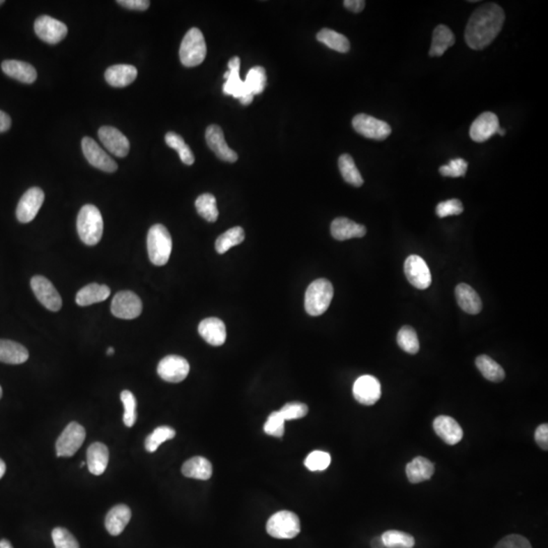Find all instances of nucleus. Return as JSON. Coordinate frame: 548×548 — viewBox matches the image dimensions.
<instances>
[{"label":"nucleus","mask_w":548,"mask_h":548,"mask_svg":"<svg viewBox=\"0 0 548 548\" xmlns=\"http://www.w3.org/2000/svg\"><path fill=\"white\" fill-rule=\"evenodd\" d=\"M77 233L80 240L88 245H97L102 239L104 220L99 208L91 204L82 206L77 222Z\"/></svg>","instance_id":"f03ea898"},{"label":"nucleus","mask_w":548,"mask_h":548,"mask_svg":"<svg viewBox=\"0 0 548 548\" xmlns=\"http://www.w3.org/2000/svg\"><path fill=\"white\" fill-rule=\"evenodd\" d=\"M196 211L200 217L209 222H217L218 218V209L217 199L213 195L204 193L200 195L195 201Z\"/></svg>","instance_id":"e433bc0d"},{"label":"nucleus","mask_w":548,"mask_h":548,"mask_svg":"<svg viewBox=\"0 0 548 548\" xmlns=\"http://www.w3.org/2000/svg\"><path fill=\"white\" fill-rule=\"evenodd\" d=\"M353 126L358 135L375 140L386 139L392 131L386 122L365 114L356 115L353 119Z\"/></svg>","instance_id":"9d476101"},{"label":"nucleus","mask_w":548,"mask_h":548,"mask_svg":"<svg viewBox=\"0 0 548 548\" xmlns=\"http://www.w3.org/2000/svg\"><path fill=\"white\" fill-rule=\"evenodd\" d=\"M2 397V388L0 387V398Z\"/></svg>","instance_id":"0e129e2a"},{"label":"nucleus","mask_w":548,"mask_h":548,"mask_svg":"<svg viewBox=\"0 0 548 548\" xmlns=\"http://www.w3.org/2000/svg\"><path fill=\"white\" fill-rule=\"evenodd\" d=\"M110 294L109 287L105 284H91L80 289L77 294L75 302L80 307L90 306L106 300L110 297Z\"/></svg>","instance_id":"7c9ffc66"},{"label":"nucleus","mask_w":548,"mask_h":548,"mask_svg":"<svg viewBox=\"0 0 548 548\" xmlns=\"http://www.w3.org/2000/svg\"><path fill=\"white\" fill-rule=\"evenodd\" d=\"M405 472L411 483H420L431 480L434 473V466L431 461L420 456L406 465Z\"/></svg>","instance_id":"c85d7f7f"},{"label":"nucleus","mask_w":548,"mask_h":548,"mask_svg":"<svg viewBox=\"0 0 548 548\" xmlns=\"http://www.w3.org/2000/svg\"><path fill=\"white\" fill-rule=\"evenodd\" d=\"M456 300L459 306L467 314L476 315L482 309V303L478 294L466 284H460L455 289Z\"/></svg>","instance_id":"bb28decb"},{"label":"nucleus","mask_w":548,"mask_h":548,"mask_svg":"<svg viewBox=\"0 0 548 548\" xmlns=\"http://www.w3.org/2000/svg\"><path fill=\"white\" fill-rule=\"evenodd\" d=\"M381 537L385 548H413L416 545L413 536L399 530H389Z\"/></svg>","instance_id":"ea45409f"},{"label":"nucleus","mask_w":548,"mask_h":548,"mask_svg":"<svg viewBox=\"0 0 548 548\" xmlns=\"http://www.w3.org/2000/svg\"><path fill=\"white\" fill-rule=\"evenodd\" d=\"M464 207L459 199H449L441 202L436 208V215L439 218L450 217V215H459L463 213Z\"/></svg>","instance_id":"3c124183"},{"label":"nucleus","mask_w":548,"mask_h":548,"mask_svg":"<svg viewBox=\"0 0 548 548\" xmlns=\"http://www.w3.org/2000/svg\"><path fill=\"white\" fill-rule=\"evenodd\" d=\"M35 33L42 41L55 45L61 42L68 35V26L62 22L49 17L41 15L35 22Z\"/></svg>","instance_id":"9b49d317"},{"label":"nucleus","mask_w":548,"mask_h":548,"mask_svg":"<svg viewBox=\"0 0 548 548\" xmlns=\"http://www.w3.org/2000/svg\"><path fill=\"white\" fill-rule=\"evenodd\" d=\"M45 195L39 187H33L24 192L17 207V218L22 224L32 222L43 206Z\"/></svg>","instance_id":"ddd939ff"},{"label":"nucleus","mask_w":548,"mask_h":548,"mask_svg":"<svg viewBox=\"0 0 548 548\" xmlns=\"http://www.w3.org/2000/svg\"><path fill=\"white\" fill-rule=\"evenodd\" d=\"M182 473L186 478L207 480L213 475V466L204 457H193L183 464Z\"/></svg>","instance_id":"2f4dec72"},{"label":"nucleus","mask_w":548,"mask_h":548,"mask_svg":"<svg viewBox=\"0 0 548 548\" xmlns=\"http://www.w3.org/2000/svg\"><path fill=\"white\" fill-rule=\"evenodd\" d=\"M467 169H469V164L466 160L455 159L450 160L449 164L446 166L441 167L440 173L444 177H463L466 174Z\"/></svg>","instance_id":"8fccbe9b"},{"label":"nucleus","mask_w":548,"mask_h":548,"mask_svg":"<svg viewBox=\"0 0 548 548\" xmlns=\"http://www.w3.org/2000/svg\"><path fill=\"white\" fill-rule=\"evenodd\" d=\"M172 237L166 227L155 224L149 229L148 234V252L149 260L155 266H164L170 259L172 253Z\"/></svg>","instance_id":"20e7f679"},{"label":"nucleus","mask_w":548,"mask_h":548,"mask_svg":"<svg viewBox=\"0 0 548 548\" xmlns=\"http://www.w3.org/2000/svg\"><path fill=\"white\" fill-rule=\"evenodd\" d=\"M317 40L332 50L340 53L349 52L351 49L349 39L331 29H322L317 34Z\"/></svg>","instance_id":"f704fd0d"},{"label":"nucleus","mask_w":548,"mask_h":548,"mask_svg":"<svg viewBox=\"0 0 548 548\" xmlns=\"http://www.w3.org/2000/svg\"><path fill=\"white\" fill-rule=\"evenodd\" d=\"M534 438H535V442L538 444L539 447L541 449L545 450L547 451L548 450V425L547 423H543V425H539L537 427L535 431V434H534Z\"/></svg>","instance_id":"864d4df0"},{"label":"nucleus","mask_w":548,"mask_h":548,"mask_svg":"<svg viewBox=\"0 0 548 548\" xmlns=\"http://www.w3.org/2000/svg\"><path fill=\"white\" fill-rule=\"evenodd\" d=\"M190 371L187 360L179 356H168L158 365V374L167 382L180 383L184 381Z\"/></svg>","instance_id":"2eb2a0df"},{"label":"nucleus","mask_w":548,"mask_h":548,"mask_svg":"<svg viewBox=\"0 0 548 548\" xmlns=\"http://www.w3.org/2000/svg\"><path fill=\"white\" fill-rule=\"evenodd\" d=\"M433 427L439 438L446 444L454 446L463 439V429L454 418L447 416H440L434 420Z\"/></svg>","instance_id":"412c9836"},{"label":"nucleus","mask_w":548,"mask_h":548,"mask_svg":"<svg viewBox=\"0 0 548 548\" xmlns=\"http://www.w3.org/2000/svg\"><path fill=\"white\" fill-rule=\"evenodd\" d=\"M111 312L120 319H135L142 312V300L133 291H119L113 298Z\"/></svg>","instance_id":"6e6552de"},{"label":"nucleus","mask_w":548,"mask_h":548,"mask_svg":"<svg viewBox=\"0 0 548 548\" xmlns=\"http://www.w3.org/2000/svg\"><path fill=\"white\" fill-rule=\"evenodd\" d=\"M12 126V119L10 115L0 110V133L6 132Z\"/></svg>","instance_id":"4d7b16f0"},{"label":"nucleus","mask_w":548,"mask_h":548,"mask_svg":"<svg viewBox=\"0 0 548 548\" xmlns=\"http://www.w3.org/2000/svg\"><path fill=\"white\" fill-rule=\"evenodd\" d=\"M2 71L8 77L24 84H33L37 79V70L34 66L19 60H6L1 64Z\"/></svg>","instance_id":"393cba45"},{"label":"nucleus","mask_w":548,"mask_h":548,"mask_svg":"<svg viewBox=\"0 0 548 548\" xmlns=\"http://www.w3.org/2000/svg\"><path fill=\"white\" fill-rule=\"evenodd\" d=\"M308 406L304 403L291 402L287 403L280 412L284 420H298L305 418L308 414Z\"/></svg>","instance_id":"09e8293b"},{"label":"nucleus","mask_w":548,"mask_h":548,"mask_svg":"<svg viewBox=\"0 0 548 548\" xmlns=\"http://www.w3.org/2000/svg\"><path fill=\"white\" fill-rule=\"evenodd\" d=\"M165 139H166V144H168L170 148L177 151L182 162H184L187 166H191V165L195 164V155H193L190 148L185 144L182 137H180L179 135L175 132H168L166 137H165Z\"/></svg>","instance_id":"a19ab883"},{"label":"nucleus","mask_w":548,"mask_h":548,"mask_svg":"<svg viewBox=\"0 0 548 548\" xmlns=\"http://www.w3.org/2000/svg\"><path fill=\"white\" fill-rule=\"evenodd\" d=\"M338 166H340V173H342L345 182L354 187H360L364 184V179H363L360 171L356 168L351 155L347 153L340 155V160H338Z\"/></svg>","instance_id":"c9c22d12"},{"label":"nucleus","mask_w":548,"mask_h":548,"mask_svg":"<svg viewBox=\"0 0 548 548\" xmlns=\"http://www.w3.org/2000/svg\"><path fill=\"white\" fill-rule=\"evenodd\" d=\"M84 465H86V463L82 462V464H80V467H84Z\"/></svg>","instance_id":"69168bd1"},{"label":"nucleus","mask_w":548,"mask_h":548,"mask_svg":"<svg viewBox=\"0 0 548 548\" xmlns=\"http://www.w3.org/2000/svg\"><path fill=\"white\" fill-rule=\"evenodd\" d=\"M505 13L496 3H487L472 13L466 30L465 41L473 50H482L489 45L502 30Z\"/></svg>","instance_id":"f257e3e1"},{"label":"nucleus","mask_w":548,"mask_h":548,"mask_svg":"<svg viewBox=\"0 0 548 548\" xmlns=\"http://www.w3.org/2000/svg\"><path fill=\"white\" fill-rule=\"evenodd\" d=\"M117 3L124 8H129V10L144 12V10H148L151 2L148 0H118Z\"/></svg>","instance_id":"5fc2aeb1"},{"label":"nucleus","mask_w":548,"mask_h":548,"mask_svg":"<svg viewBox=\"0 0 548 548\" xmlns=\"http://www.w3.org/2000/svg\"><path fill=\"white\" fill-rule=\"evenodd\" d=\"M114 353H115V349H113V347H109V349H107V354H108V356H113Z\"/></svg>","instance_id":"680f3d73"},{"label":"nucleus","mask_w":548,"mask_h":548,"mask_svg":"<svg viewBox=\"0 0 548 548\" xmlns=\"http://www.w3.org/2000/svg\"><path fill=\"white\" fill-rule=\"evenodd\" d=\"M284 423H286V420L280 416V412H273L267 418V422L265 423V434L282 438L284 434Z\"/></svg>","instance_id":"de8ad7c7"},{"label":"nucleus","mask_w":548,"mask_h":548,"mask_svg":"<svg viewBox=\"0 0 548 548\" xmlns=\"http://www.w3.org/2000/svg\"><path fill=\"white\" fill-rule=\"evenodd\" d=\"M372 548H385L384 543H383L382 537L379 536L374 538L371 541Z\"/></svg>","instance_id":"13d9d810"},{"label":"nucleus","mask_w":548,"mask_h":548,"mask_svg":"<svg viewBox=\"0 0 548 548\" xmlns=\"http://www.w3.org/2000/svg\"><path fill=\"white\" fill-rule=\"evenodd\" d=\"M120 397H121V401L124 406V425L128 427H133L137 418V399H135V395H133L130 391H128V390L122 391Z\"/></svg>","instance_id":"c03bdc74"},{"label":"nucleus","mask_w":548,"mask_h":548,"mask_svg":"<svg viewBox=\"0 0 548 548\" xmlns=\"http://www.w3.org/2000/svg\"><path fill=\"white\" fill-rule=\"evenodd\" d=\"M98 135H99L100 140L104 144L105 148L116 157L125 158L128 155L129 149H130L128 138L117 128L103 126L99 129Z\"/></svg>","instance_id":"a211bd4d"},{"label":"nucleus","mask_w":548,"mask_h":548,"mask_svg":"<svg viewBox=\"0 0 548 548\" xmlns=\"http://www.w3.org/2000/svg\"><path fill=\"white\" fill-rule=\"evenodd\" d=\"M137 77V69L129 64L110 66L105 73V79L114 88H124L132 84Z\"/></svg>","instance_id":"b1692460"},{"label":"nucleus","mask_w":548,"mask_h":548,"mask_svg":"<svg viewBox=\"0 0 548 548\" xmlns=\"http://www.w3.org/2000/svg\"><path fill=\"white\" fill-rule=\"evenodd\" d=\"M86 429L77 423H70L60 434L56 442V453L58 457H71L77 453V450L86 440Z\"/></svg>","instance_id":"1a4fd4ad"},{"label":"nucleus","mask_w":548,"mask_h":548,"mask_svg":"<svg viewBox=\"0 0 548 548\" xmlns=\"http://www.w3.org/2000/svg\"><path fill=\"white\" fill-rule=\"evenodd\" d=\"M365 234H367L365 227L356 224L347 218H335L331 224L332 237L338 241L363 238Z\"/></svg>","instance_id":"5701e85b"},{"label":"nucleus","mask_w":548,"mask_h":548,"mask_svg":"<svg viewBox=\"0 0 548 548\" xmlns=\"http://www.w3.org/2000/svg\"><path fill=\"white\" fill-rule=\"evenodd\" d=\"M266 71L261 66L252 68L244 80L247 91L252 96L260 95L266 86Z\"/></svg>","instance_id":"58836bf2"},{"label":"nucleus","mask_w":548,"mask_h":548,"mask_svg":"<svg viewBox=\"0 0 548 548\" xmlns=\"http://www.w3.org/2000/svg\"><path fill=\"white\" fill-rule=\"evenodd\" d=\"M245 240V231L241 227H235V228L229 229V231H224L222 235L218 238L215 242V250L218 254H224L228 252L231 247L237 246V245L243 243Z\"/></svg>","instance_id":"4c0bfd02"},{"label":"nucleus","mask_w":548,"mask_h":548,"mask_svg":"<svg viewBox=\"0 0 548 548\" xmlns=\"http://www.w3.org/2000/svg\"><path fill=\"white\" fill-rule=\"evenodd\" d=\"M175 429H172L170 427H157L146 440V449L149 453H153L157 451L158 448L160 447L162 443L166 441L172 440L175 438Z\"/></svg>","instance_id":"37998d69"},{"label":"nucleus","mask_w":548,"mask_h":548,"mask_svg":"<svg viewBox=\"0 0 548 548\" xmlns=\"http://www.w3.org/2000/svg\"><path fill=\"white\" fill-rule=\"evenodd\" d=\"M109 450L102 443L91 444L88 449L86 464L93 475H102L108 466Z\"/></svg>","instance_id":"c756f323"},{"label":"nucleus","mask_w":548,"mask_h":548,"mask_svg":"<svg viewBox=\"0 0 548 548\" xmlns=\"http://www.w3.org/2000/svg\"><path fill=\"white\" fill-rule=\"evenodd\" d=\"M345 8L351 12L358 13L364 10L365 2L363 0H345L343 2Z\"/></svg>","instance_id":"6e6d98bb"},{"label":"nucleus","mask_w":548,"mask_h":548,"mask_svg":"<svg viewBox=\"0 0 548 548\" xmlns=\"http://www.w3.org/2000/svg\"><path fill=\"white\" fill-rule=\"evenodd\" d=\"M494 548H532V547L526 537L519 534H511L503 537Z\"/></svg>","instance_id":"603ef678"},{"label":"nucleus","mask_w":548,"mask_h":548,"mask_svg":"<svg viewBox=\"0 0 548 548\" xmlns=\"http://www.w3.org/2000/svg\"><path fill=\"white\" fill-rule=\"evenodd\" d=\"M131 519V511L126 505H117L107 514L105 526L113 536L120 535Z\"/></svg>","instance_id":"a878e982"},{"label":"nucleus","mask_w":548,"mask_h":548,"mask_svg":"<svg viewBox=\"0 0 548 548\" xmlns=\"http://www.w3.org/2000/svg\"><path fill=\"white\" fill-rule=\"evenodd\" d=\"M206 138L207 146L217 155L218 159L229 162H237L238 155L233 149L229 148L226 139H224L222 129L220 126L207 127Z\"/></svg>","instance_id":"aec40b11"},{"label":"nucleus","mask_w":548,"mask_h":548,"mask_svg":"<svg viewBox=\"0 0 548 548\" xmlns=\"http://www.w3.org/2000/svg\"><path fill=\"white\" fill-rule=\"evenodd\" d=\"M0 548H13V547L10 541L6 540V539H2V540L0 541Z\"/></svg>","instance_id":"bf43d9fd"},{"label":"nucleus","mask_w":548,"mask_h":548,"mask_svg":"<svg viewBox=\"0 0 548 548\" xmlns=\"http://www.w3.org/2000/svg\"><path fill=\"white\" fill-rule=\"evenodd\" d=\"M241 60L239 57H233L229 61V71L224 75L227 79L226 84L222 86L224 95L233 96L236 99H239L241 104L248 106L253 101V96L248 93L245 86L244 80L240 79Z\"/></svg>","instance_id":"0eeeda50"},{"label":"nucleus","mask_w":548,"mask_h":548,"mask_svg":"<svg viewBox=\"0 0 548 548\" xmlns=\"http://www.w3.org/2000/svg\"><path fill=\"white\" fill-rule=\"evenodd\" d=\"M498 128L500 122L498 116L492 112H485L474 120L470 127L469 135L475 142H485L496 135Z\"/></svg>","instance_id":"6ab92c4d"},{"label":"nucleus","mask_w":548,"mask_h":548,"mask_svg":"<svg viewBox=\"0 0 548 548\" xmlns=\"http://www.w3.org/2000/svg\"><path fill=\"white\" fill-rule=\"evenodd\" d=\"M333 286L325 278L314 280L305 295V309L311 316H320L327 311L333 298Z\"/></svg>","instance_id":"7ed1b4c3"},{"label":"nucleus","mask_w":548,"mask_h":548,"mask_svg":"<svg viewBox=\"0 0 548 548\" xmlns=\"http://www.w3.org/2000/svg\"><path fill=\"white\" fill-rule=\"evenodd\" d=\"M404 273L412 286L427 289L432 284V274L427 262L418 255H411L404 263Z\"/></svg>","instance_id":"dca6fc26"},{"label":"nucleus","mask_w":548,"mask_h":548,"mask_svg":"<svg viewBox=\"0 0 548 548\" xmlns=\"http://www.w3.org/2000/svg\"><path fill=\"white\" fill-rule=\"evenodd\" d=\"M3 3H4V1H2V0H0V6H1V4H3Z\"/></svg>","instance_id":"338daca9"},{"label":"nucleus","mask_w":548,"mask_h":548,"mask_svg":"<svg viewBox=\"0 0 548 548\" xmlns=\"http://www.w3.org/2000/svg\"><path fill=\"white\" fill-rule=\"evenodd\" d=\"M82 153L91 166L107 173H114L118 166L114 160L100 148L99 144L91 137H84L82 142Z\"/></svg>","instance_id":"4468645a"},{"label":"nucleus","mask_w":548,"mask_h":548,"mask_svg":"<svg viewBox=\"0 0 548 548\" xmlns=\"http://www.w3.org/2000/svg\"><path fill=\"white\" fill-rule=\"evenodd\" d=\"M266 531L273 538H295L300 532V519L293 512H277L269 518Z\"/></svg>","instance_id":"423d86ee"},{"label":"nucleus","mask_w":548,"mask_h":548,"mask_svg":"<svg viewBox=\"0 0 548 548\" xmlns=\"http://www.w3.org/2000/svg\"><path fill=\"white\" fill-rule=\"evenodd\" d=\"M455 43V36L452 31L444 24H440L434 29L433 41L429 49V56L440 57Z\"/></svg>","instance_id":"473e14b6"},{"label":"nucleus","mask_w":548,"mask_h":548,"mask_svg":"<svg viewBox=\"0 0 548 548\" xmlns=\"http://www.w3.org/2000/svg\"><path fill=\"white\" fill-rule=\"evenodd\" d=\"M331 463V457L326 452L314 451L305 460V466L310 471H324Z\"/></svg>","instance_id":"a18cd8bd"},{"label":"nucleus","mask_w":548,"mask_h":548,"mask_svg":"<svg viewBox=\"0 0 548 548\" xmlns=\"http://www.w3.org/2000/svg\"><path fill=\"white\" fill-rule=\"evenodd\" d=\"M206 43L204 34L197 28H192L183 38L180 47V60L186 68H195L204 61L206 57Z\"/></svg>","instance_id":"39448f33"},{"label":"nucleus","mask_w":548,"mask_h":548,"mask_svg":"<svg viewBox=\"0 0 548 548\" xmlns=\"http://www.w3.org/2000/svg\"><path fill=\"white\" fill-rule=\"evenodd\" d=\"M198 332L213 347H220L227 340L226 325L218 318H207L201 321L198 326Z\"/></svg>","instance_id":"4be33fe9"},{"label":"nucleus","mask_w":548,"mask_h":548,"mask_svg":"<svg viewBox=\"0 0 548 548\" xmlns=\"http://www.w3.org/2000/svg\"><path fill=\"white\" fill-rule=\"evenodd\" d=\"M475 365L480 370L481 375L491 382L500 383L505 377L503 367L489 356L482 354V356H478Z\"/></svg>","instance_id":"72a5a7b5"},{"label":"nucleus","mask_w":548,"mask_h":548,"mask_svg":"<svg viewBox=\"0 0 548 548\" xmlns=\"http://www.w3.org/2000/svg\"><path fill=\"white\" fill-rule=\"evenodd\" d=\"M31 287L36 297L45 308L52 312L61 309L62 298L50 280L41 275H36L31 280Z\"/></svg>","instance_id":"f8f14e48"},{"label":"nucleus","mask_w":548,"mask_h":548,"mask_svg":"<svg viewBox=\"0 0 548 548\" xmlns=\"http://www.w3.org/2000/svg\"><path fill=\"white\" fill-rule=\"evenodd\" d=\"M397 343L405 353L416 354L420 351L418 334L411 326H403L397 334Z\"/></svg>","instance_id":"79ce46f5"},{"label":"nucleus","mask_w":548,"mask_h":548,"mask_svg":"<svg viewBox=\"0 0 548 548\" xmlns=\"http://www.w3.org/2000/svg\"><path fill=\"white\" fill-rule=\"evenodd\" d=\"M6 463L0 459V478H2V476L4 475L6 473Z\"/></svg>","instance_id":"052dcab7"},{"label":"nucleus","mask_w":548,"mask_h":548,"mask_svg":"<svg viewBox=\"0 0 548 548\" xmlns=\"http://www.w3.org/2000/svg\"><path fill=\"white\" fill-rule=\"evenodd\" d=\"M496 135H501V137H503V135H505V129H502V128H501V127H500V128H498V132H496Z\"/></svg>","instance_id":"e2e57ef3"},{"label":"nucleus","mask_w":548,"mask_h":548,"mask_svg":"<svg viewBox=\"0 0 548 548\" xmlns=\"http://www.w3.org/2000/svg\"><path fill=\"white\" fill-rule=\"evenodd\" d=\"M29 358V351L24 345L12 340H0V362L21 365Z\"/></svg>","instance_id":"cd10ccee"},{"label":"nucleus","mask_w":548,"mask_h":548,"mask_svg":"<svg viewBox=\"0 0 548 548\" xmlns=\"http://www.w3.org/2000/svg\"><path fill=\"white\" fill-rule=\"evenodd\" d=\"M353 393L360 404L374 405L380 399L382 389L377 378L371 375L362 376L354 382Z\"/></svg>","instance_id":"f3484780"},{"label":"nucleus","mask_w":548,"mask_h":548,"mask_svg":"<svg viewBox=\"0 0 548 548\" xmlns=\"http://www.w3.org/2000/svg\"><path fill=\"white\" fill-rule=\"evenodd\" d=\"M52 540L55 548H79L75 537L66 528H55L52 531Z\"/></svg>","instance_id":"49530a36"}]
</instances>
